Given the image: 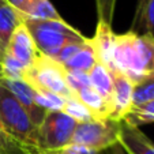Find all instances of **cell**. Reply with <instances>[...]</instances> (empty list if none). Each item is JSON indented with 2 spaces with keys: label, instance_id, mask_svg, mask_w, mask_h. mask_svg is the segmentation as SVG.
Instances as JSON below:
<instances>
[{
  "label": "cell",
  "instance_id": "1",
  "mask_svg": "<svg viewBox=\"0 0 154 154\" xmlns=\"http://www.w3.org/2000/svg\"><path fill=\"white\" fill-rule=\"evenodd\" d=\"M113 64L134 85L154 74V37L131 30L116 35Z\"/></svg>",
  "mask_w": 154,
  "mask_h": 154
},
{
  "label": "cell",
  "instance_id": "2",
  "mask_svg": "<svg viewBox=\"0 0 154 154\" xmlns=\"http://www.w3.org/2000/svg\"><path fill=\"white\" fill-rule=\"evenodd\" d=\"M0 131L27 154H37V127L11 91L0 83Z\"/></svg>",
  "mask_w": 154,
  "mask_h": 154
},
{
  "label": "cell",
  "instance_id": "3",
  "mask_svg": "<svg viewBox=\"0 0 154 154\" xmlns=\"http://www.w3.org/2000/svg\"><path fill=\"white\" fill-rule=\"evenodd\" d=\"M23 25L29 30L38 52L52 59H55L68 44L82 42L87 38L64 19L42 20L33 19L25 15Z\"/></svg>",
  "mask_w": 154,
  "mask_h": 154
},
{
  "label": "cell",
  "instance_id": "4",
  "mask_svg": "<svg viewBox=\"0 0 154 154\" xmlns=\"http://www.w3.org/2000/svg\"><path fill=\"white\" fill-rule=\"evenodd\" d=\"M22 81L26 82L32 89L47 90L64 98L75 96L67 85L63 66L42 53H38L33 64L26 68Z\"/></svg>",
  "mask_w": 154,
  "mask_h": 154
},
{
  "label": "cell",
  "instance_id": "5",
  "mask_svg": "<svg viewBox=\"0 0 154 154\" xmlns=\"http://www.w3.org/2000/svg\"><path fill=\"white\" fill-rule=\"evenodd\" d=\"M78 123L61 111L48 112L37 127V154H55L72 140Z\"/></svg>",
  "mask_w": 154,
  "mask_h": 154
},
{
  "label": "cell",
  "instance_id": "6",
  "mask_svg": "<svg viewBox=\"0 0 154 154\" xmlns=\"http://www.w3.org/2000/svg\"><path fill=\"white\" fill-rule=\"evenodd\" d=\"M122 122L93 120L78 123L71 143L90 149L97 154L119 145Z\"/></svg>",
  "mask_w": 154,
  "mask_h": 154
},
{
  "label": "cell",
  "instance_id": "7",
  "mask_svg": "<svg viewBox=\"0 0 154 154\" xmlns=\"http://www.w3.org/2000/svg\"><path fill=\"white\" fill-rule=\"evenodd\" d=\"M0 83L4 87H7L15 97L20 102V105L23 106V109L27 112L30 120L35 127L41 124L44 117L47 116L48 112L40 106L34 100V90L22 79H2Z\"/></svg>",
  "mask_w": 154,
  "mask_h": 154
},
{
  "label": "cell",
  "instance_id": "8",
  "mask_svg": "<svg viewBox=\"0 0 154 154\" xmlns=\"http://www.w3.org/2000/svg\"><path fill=\"white\" fill-rule=\"evenodd\" d=\"M89 41H90V45L96 55L97 63L104 64L111 71H115L113 52L116 34L112 30V25L106 23L104 20H98L96 27V34L94 37L89 38Z\"/></svg>",
  "mask_w": 154,
  "mask_h": 154
},
{
  "label": "cell",
  "instance_id": "9",
  "mask_svg": "<svg viewBox=\"0 0 154 154\" xmlns=\"http://www.w3.org/2000/svg\"><path fill=\"white\" fill-rule=\"evenodd\" d=\"M6 53L11 57H14L15 60H18L19 63H22L26 68L32 66L33 61L38 56L40 52L35 47L29 30L26 29L23 23L19 25L14 30L8 41V45H7Z\"/></svg>",
  "mask_w": 154,
  "mask_h": 154
},
{
  "label": "cell",
  "instance_id": "10",
  "mask_svg": "<svg viewBox=\"0 0 154 154\" xmlns=\"http://www.w3.org/2000/svg\"><path fill=\"white\" fill-rule=\"evenodd\" d=\"M112 76H113V100H112V113L109 120L122 122L134 105L132 102L134 83L119 71H112Z\"/></svg>",
  "mask_w": 154,
  "mask_h": 154
},
{
  "label": "cell",
  "instance_id": "11",
  "mask_svg": "<svg viewBox=\"0 0 154 154\" xmlns=\"http://www.w3.org/2000/svg\"><path fill=\"white\" fill-rule=\"evenodd\" d=\"M119 145L125 154H154V142L147 138L139 127L127 124L122 120Z\"/></svg>",
  "mask_w": 154,
  "mask_h": 154
},
{
  "label": "cell",
  "instance_id": "12",
  "mask_svg": "<svg viewBox=\"0 0 154 154\" xmlns=\"http://www.w3.org/2000/svg\"><path fill=\"white\" fill-rule=\"evenodd\" d=\"M25 15L17 10L10 0H0V49L6 53L14 30L23 23Z\"/></svg>",
  "mask_w": 154,
  "mask_h": 154
},
{
  "label": "cell",
  "instance_id": "13",
  "mask_svg": "<svg viewBox=\"0 0 154 154\" xmlns=\"http://www.w3.org/2000/svg\"><path fill=\"white\" fill-rule=\"evenodd\" d=\"M76 98L86 105V108L93 115L94 120H109L111 106L102 98V96L93 87V85L82 87L75 93Z\"/></svg>",
  "mask_w": 154,
  "mask_h": 154
},
{
  "label": "cell",
  "instance_id": "14",
  "mask_svg": "<svg viewBox=\"0 0 154 154\" xmlns=\"http://www.w3.org/2000/svg\"><path fill=\"white\" fill-rule=\"evenodd\" d=\"M89 78L93 87L102 96V98L111 106L112 113V100H113V76L112 71L104 64L97 63L89 72Z\"/></svg>",
  "mask_w": 154,
  "mask_h": 154
},
{
  "label": "cell",
  "instance_id": "15",
  "mask_svg": "<svg viewBox=\"0 0 154 154\" xmlns=\"http://www.w3.org/2000/svg\"><path fill=\"white\" fill-rule=\"evenodd\" d=\"M131 32L154 37V0H139Z\"/></svg>",
  "mask_w": 154,
  "mask_h": 154
},
{
  "label": "cell",
  "instance_id": "16",
  "mask_svg": "<svg viewBox=\"0 0 154 154\" xmlns=\"http://www.w3.org/2000/svg\"><path fill=\"white\" fill-rule=\"evenodd\" d=\"M96 64H97L96 55H94V52H93L90 41L87 38L83 48H82L76 55H74L68 61L61 64V66H63V68L66 71H79V72L89 74Z\"/></svg>",
  "mask_w": 154,
  "mask_h": 154
},
{
  "label": "cell",
  "instance_id": "17",
  "mask_svg": "<svg viewBox=\"0 0 154 154\" xmlns=\"http://www.w3.org/2000/svg\"><path fill=\"white\" fill-rule=\"evenodd\" d=\"M23 15L33 18V19L63 20V18L56 11V8L52 6L49 0H29Z\"/></svg>",
  "mask_w": 154,
  "mask_h": 154
},
{
  "label": "cell",
  "instance_id": "18",
  "mask_svg": "<svg viewBox=\"0 0 154 154\" xmlns=\"http://www.w3.org/2000/svg\"><path fill=\"white\" fill-rule=\"evenodd\" d=\"M123 122H125L130 125H134V127H140L143 124L154 123V100L145 102L142 105L132 106L128 115L123 119Z\"/></svg>",
  "mask_w": 154,
  "mask_h": 154
},
{
  "label": "cell",
  "instance_id": "19",
  "mask_svg": "<svg viewBox=\"0 0 154 154\" xmlns=\"http://www.w3.org/2000/svg\"><path fill=\"white\" fill-rule=\"evenodd\" d=\"M61 112H64L66 115L72 117L76 123H87V122H93L94 120L90 111L87 109L83 102H81L76 98V96L66 98L63 108H61Z\"/></svg>",
  "mask_w": 154,
  "mask_h": 154
},
{
  "label": "cell",
  "instance_id": "20",
  "mask_svg": "<svg viewBox=\"0 0 154 154\" xmlns=\"http://www.w3.org/2000/svg\"><path fill=\"white\" fill-rule=\"evenodd\" d=\"M154 100V74L143 78L138 83L134 85L132 91V102L135 105H142L145 102L153 101Z\"/></svg>",
  "mask_w": 154,
  "mask_h": 154
},
{
  "label": "cell",
  "instance_id": "21",
  "mask_svg": "<svg viewBox=\"0 0 154 154\" xmlns=\"http://www.w3.org/2000/svg\"><path fill=\"white\" fill-rule=\"evenodd\" d=\"M34 90V100L42 109L47 112H55V111H61V108L64 105L66 98L61 96H57L55 93H51L47 90Z\"/></svg>",
  "mask_w": 154,
  "mask_h": 154
},
{
  "label": "cell",
  "instance_id": "22",
  "mask_svg": "<svg viewBox=\"0 0 154 154\" xmlns=\"http://www.w3.org/2000/svg\"><path fill=\"white\" fill-rule=\"evenodd\" d=\"M26 71L22 63L15 60L14 57L8 56L4 53V60H3V79H22L23 74Z\"/></svg>",
  "mask_w": 154,
  "mask_h": 154
},
{
  "label": "cell",
  "instance_id": "23",
  "mask_svg": "<svg viewBox=\"0 0 154 154\" xmlns=\"http://www.w3.org/2000/svg\"><path fill=\"white\" fill-rule=\"evenodd\" d=\"M66 81H67V85H68V87H70V90L72 91L74 94L78 90H81L82 87L91 85L89 74L79 72V71H66Z\"/></svg>",
  "mask_w": 154,
  "mask_h": 154
},
{
  "label": "cell",
  "instance_id": "24",
  "mask_svg": "<svg viewBox=\"0 0 154 154\" xmlns=\"http://www.w3.org/2000/svg\"><path fill=\"white\" fill-rule=\"evenodd\" d=\"M96 6H97V14H98V20H104L106 23L112 25L116 0H96Z\"/></svg>",
  "mask_w": 154,
  "mask_h": 154
},
{
  "label": "cell",
  "instance_id": "25",
  "mask_svg": "<svg viewBox=\"0 0 154 154\" xmlns=\"http://www.w3.org/2000/svg\"><path fill=\"white\" fill-rule=\"evenodd\" d=\"M86 41H87V38L85 41H82V42H72V44H68L67 47H64L63 49L59 52V55L56 56L53 60H56L57 63H60V64H64L66 61H68L71 57H72L74 55H76V53L79 52V51L83 48V45L86 44Z\"/></svg>",
  "mask_w": 154,
  "mask_h": 154
},
{
  "label": "cell",
  "instance_id": "26",
  "mask_svg": "<svg viewBox=\"0 0 154 154\" xmlns=\"http://www.w3.org/2000/svg\"><path fill=\"white\" fill-rule=\"evenodd\" d=\"M0 149L12 151V153H18V154H27L15 140H12L8 135H6L2 131H0Z\"/></svg>",
  "mask_w": 154,
  "mask_h": 154
},
{
  "label": "cell",
  "instance_id": "27",
  "mask_svg": "<svg viewBox=\"0 0 154 154\" xmlns=\"http://www.w3.org/2000/svg\"><path fill=\"white\" fill-rule=\"evenodd\" d=\"M55 154H97L96 151L90 150V149L85 147V146H79V145H74L70 143L68 146L63 147L61 150L56 151Z\"/></svg>",
  "mask_w": 154,
  "mask_h": 154
},
{
  "label": "cell",
  "instance_id": "28",
  "mask_svg": "<svg viewBox=\"0 0 154 154\" xmlns=\"http://www.w3.org/2000/svg\"><path fill=\"white\" fill-rule=\"evenodd\" d=\"M10 3H11L17 10H19L22 14H25V10H26V7H27L29 0H10Z\"/></svg>",
  "mask_w": 154,
  "mask_h": 154
},
{
  "label": "cell",
  "instance_id": "29",
  "mask_svg": "<svg viewBox=\"0 0 154 154\" xmlns=\"http://www.w3.org/2000/svg\"><path fill=\"white\" fill-rule=\"evenodd\" d=\"M108 150H109V153H108V154H125L124 150L122 149V146H120V145H116V146H113V147L108 149Z\"/></svg>",
  "mask_w": 154,
  "mask_h": 154
},
{
  "label": "cell",
  "instance_id": "30",
  "mask_svg": "<svg viewBox=\"0 0 154 154\" xmlns=\"http://www.w3.org/2000/svg\"><path fill=\"white\" fill-rule=\"evenodd\" d=\"M3 60H4V52L0 49V81L3 79Z\"/></svg>",
  "mask_w": 154,
  "mask_h": 154
},
{
  "label": "cell",
  "instance_id": "31",
  "mask_svg": "<svg viewBox=\"0 0 154 154\" xmlns=\"http://www.w3.org/2000/svg\"><path fill=\"white\" fill-rule=\"evenodd\" d=\"M0 154H18V153H12V151H8V150H3V149H0Z\"/></svg>",
  "mask_w": 154,
  "mask_h": 154
}]
</instances>
